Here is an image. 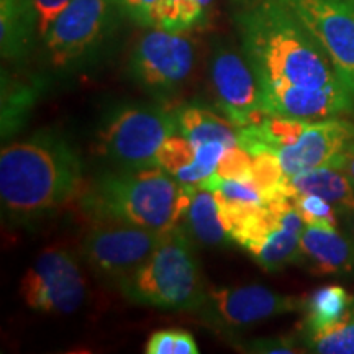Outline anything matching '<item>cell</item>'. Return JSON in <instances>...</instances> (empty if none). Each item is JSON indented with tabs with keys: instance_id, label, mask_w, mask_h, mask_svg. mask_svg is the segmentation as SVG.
Returning <instances> with one entry per match:
<instances>
[{
	"instance_id": "6da1fadb",
	"label": "cell",
	"mask_w": 354,
	"mask_h": 354,
	"mask_svg": "<svg viewBox=\"0 0 354 354\" xmlns=\"http://www.w3.org/2000/svg\"><path fill=\"white\" fill-rule=\"evenodd\" d=\"M234 25L263 102L284 92L344 87L320 43L282 0L248 3L234 13Z\"/></svg>"
},
{
	"instance_id": "7a4b0ae2",
	"label": "cell",
	"mask_w": 354,
	"mask_h": 354,
	"mask_svg": "<svg viewBox=\"0 0 354 354\" xmlns=\"http://www.w3.org/2000/svg\"><path fill=\"white\" fill-rule=\"evenodd\" d=\"M84 189L81 154L55 130H41L0 153L2 210L17 223H35L61 210Z\"/></svg>"
},
{
	"instance_id": "3957f363",
	"label": "cell",
	"mask_w": 354,
	"mask_h": 354,
	"mask_svg": "<svg viewBox=\"0 0 354 354\" xmlns=\"http://www.w3.org/2000/svg\"><path fill=\"white\" fill-rule=\"evenodd\" d=\"M185 185L161 167L105 171L79 194V207L92 223H127L167 233L179 227L190 203Z\"/></svg>"
},
{
	"instance_id": "277c9868",
	"label": "cell",
	"mask_w": 354,
	"mask_h": 354,
	"mask_svg": "<svg viewBox=\"0 0 354 354\" xmlns=\"http://www.w3.org/2000/svg\"><path fill=\"white\" fill-rule=\"evenodd\" d=\"M118 289L133 304L197 312L205 302L207 289L187 233L176 227L162 234L151 256Z\"/></svg>"
},
{
	"instance_id": "5b68a950",
	"label": "cell",
	"mask_w": 354,
	"mask_h": 354,
	"mask_svg": "<svg viewBox=\"0 0 354 354\" xmlns=\"http://www.w3.org/2000/svg\"><path fill=\"white\" fill-rule=\"evenodd\" d=\"M127 20L122 0H73L41 39L48 68L74 74L99 59Z\"/></svg>"
},
{
	"instance_id": "8992f818",
	"label": "cell",
	"mask_w": 354,
	"mask_h": 354,
	"mask_svg": "<svg viewBox=\"0 0 354 354\" xmlns=\"http://www.w3.org/2000/svg\"><path fill=\"white\" fill-rule=\"evenodd\" d=\"M177 128L176 112L148 104H120L105 113L97 151L122 169L158 167V153Z\"/></svg>"
},
{
	"instance_id": "52a82bcc",
	"label": "cell",
	"mask_w": 354,
	"mask_h": 354,
	"mask_svg": "<svg viewBox=\"0 0 354 354\" xmlns=\"http://www.w3.org/2000/svg\"><path fill=\"white\" fill-rule=\"evenodd\" d=\"M194 43L185 33L149 28L133 44L128 74L153 95L174 94L194 69Z\"/></svg>"
},
{
	"instance_id": "ba28073f",
	"label": "cell",
	"mask_w": 354,
	"mask_h": 354,
	"mask_svg": "<svg viewBox=\"0 0 354 354\" xmlns=\"http://www.w3.org/2000/svg\"><path fill=\"white\" fill-rule=\"evenodd\" d=\"M162 234L127 223H94L81 243V256L97 277L120 287L151 256Z\"/></svg>"
},
{
	"instance_id": "9c48e42d",
	"label": "cell",
	"mask_w": 354,
	"mask_h": 354,
	"mask_svg": "<svg viewBox=\"0 0 354 354\" xmlns=\"http://www.w3.org/2000/svg\"><path fill=\"white\" fill-rule=\"evenodd\" d=\"M20 295L35 312H77L87 299V284L76 256L61 248L44 250L21 277Z\"/></svg>"
},
{
	"instance_id": "30bf717a",
	"label": "cell",
	"mask_w": 354,
	"mask_h": 354,
	"mask_svg": "<svg viewBox=\"0 0 354 354\" xmlns=\"http://www.w3.org/2000/svg\"><path fill=\"white\" fill-rule=\"evenodd\" d=\"M330 57L354 100V0H282Z\"/></svg>"
},
{
	"instance_id": "8fae6325",
	"label": "cell",
	"mask_w": 354,
	"mask_h": 354,
	"mask_svg": "<svg viewBox=\"0 0 354 354\" xmlns=\"http://www.w3.org/2000/svg\"><path fill=\"white\" fill-rule=\"evenodd\" d=\"M210 82L216 107L236 128L264 117L263 91L250 61L227 41H216L210 57Z\"/></svg>"
},
{
	"instance_id": "7c38bea8",
	"label": "cell",
	"mask_w": 354,
	"mask_h": 354,
	"mask_svg": "<svg viewBox=\"0 0 354 354\" xmlns=\"http://www.w3.org/2000/svg\"><path fill=\"white\" fill-rule=\"evenodd\" d=\"M304 307L302 299L279 294L259 284H250L207 290L205 302L197 312L212 328L228 331L299 312Z\"/></svg>"
},
{
	"instance_id": "4fadbf2b",
	"label": "cell",
	"mask_w": 354,
	"mask_h": 354,
	"mask_svg": "<svg viewBox=\"0 0 354 354\" xmlns=\"http://www.w3.org/2000/svg\"><path fill=\"white\" fill-rule=\"evenodd\" d=\"M354 138V123L343 118L308 122L294 145L277 149L276 154L287 179L305 171L330 166Z\"/></svg>"
},
{
	"instance_id": "5bb4252c",
	"label": "cell",
	"mask_w": 354,
	"mask_h": 354,
	"mask_svg": "<svg viewBox=\"0 0 354 354\" xmlns=\"http://www.w3.org/2000/svg\"><path fill=\"white\" fill-rule=\"evenodd\" d=\"M300 264L315 276H354V238L331 227L305 225Z\"/></svg>"
},
{
	"instance_id": "9a60e30c",
	"label": "cell",
	"mask_w": 354,
	"mask_h": 354,
	"mask_svg": "<svg viewBox=\"0 0 354 354\" xmlns=\"http://www.w3.org/2000/svg\"><path fill=\"white\" fill-rule=\"evenodd\" d=\"M304 228L305 221L292 203L282 212L277 227L250 251L251 258L266 272H277L290 264H300V238Z\"/></svg>"
},
{
	"instance_id": "2e32d148",
	"label": "cell",
	"mask_w": 354,
	"mask_h": 354,
	"mask_svg": "<svg viewBox=\"0 0 354 354\" xmlns=\"http://www.w3.org/2000/svg\"><path fill=\"white\" fill-rule=\"evenodd\" d=\"M37 41L32 0H0V50L3 59H25Z\"/></svg>"
},
{
	"instance_id": "e0dca14e",
	"label": "cell",
	"mask_w": 354,
	"mask_h": 354,
	"mask_svg": "<svg viewBox=\"0 0 354 354\" xmlns=\"http://www.w3.org/2000/svg\"><path fill=\"white\" fill-rule=\"evenodd\" d=\"M317 194L335 203L339 212L354 210V183L346 172L333 166H322L305 171L289 180V196Z\"/></svg>"
},
{
	"instance_id": "ac0fdd59",
	"label": "cell",
	"mask_w": 354,
	"mask_h": 354,
	"mask_svg": "<svg viewBox=\"0 0 354 354\" xmlns=\"http://www.w3.org/2000/svg\"><path fill=\"white\" fill-rule=\"evenodd\" d=\"M184 218L194 241L210 248L233 245V240L220 220L218 202L212 190L192 185L190 203Z\"/></svg>"
},
{
	"instance_id": "d6986e66",
	"label": "cell",
	"mask_w": 354,
	"mask_h": 354,
	"mask_svg": "<svg viewBox=\"0 0 354 354\" xmlns=\"http://www.w3.org/2000/svg\"><path fill=\"white\" fill-rule=\"evenodd\" d=\"M176 118L180 135H184L196 146L214 143V141L225 145L227 148L240 145L236 127L228 118L209 109L198 107V105H185L176 110Z\"/></svg>"
},
{
	"instance_id": "ffe728a7",
	"label": "cell",
	"mask_w": 354,
	"mask_h": 354,
	"mask_svg": "<svg viewBox=\"0 0 354 354\" xmlns=\"http://www.w3.org/2000/svg\"><path fill=\"white\" fill-rule=\"evenodd\" d=\"M351 294L343 286L328 284L313 290L305 300L304 333H315L344 320L353 310Z\"/></svg>"
},
{
	"instance_id": "44dd1931",
	"label": "cell",
	"mask_w": 354,
	"mask_h": 354,
	"mask_svg": "<svg viewBox=\"0 0 354 354\" xmlns=\"http://www.w3.org/2000/svg\"><path fill=\"white\" fill-rule=\"evenodd\" d=\"M214 0H162L154 28L187 33L209 20Z\"/></svg>"
},
{
	"instance_id": "7402d4cb",
	"label": "cell",
	"mask_w": 354,
	"mask_h": 354,
	"mask_svg": "<svg viewBox=\"0 0 354 354\" xmlns=\"http://www.w3.org/2000/svg\"><path fill=\"white\" fill-rule=\"evenodd\" d=\"M304 346L307 351L322 354H354V320L349 315L330 328L304 333Z\"/></svg>"
},
{
	"instance_id": "603a6c76",
	"label": "cell",
	"mask_w": 354,
	"mask_h": 354,
	"mask_svg": "<svg viewBox=\"0 0 354 354\" xmlns=\"http://www.w3.org/2000/svg\"><path fill=\"white\" fill-rule=\"evenodd\" d=\"M197 159V148L180 133H174L165 141L158 153V167L177 177Z\"/></svg>"
},
{
	"instance_id": "cb8c5ba5",
	"label": "cell",
	"mask_w": 354,
	"mask_h": 354,
	"mask_svg": "<svg viewBox=\"0 0 354 354\" xmlns=\"http://www.w3.org/2000/svg\"><path fill=\"white\" fill-rule=\"evenodd\" d=\"M294 205L305 225L338 228L339 220H342V212L338 207L317 194H300L294 198Z\"/></svg>"
},
{
	"instance_id": "d4e9b609",
	"label": "cell",
	"mask_w": 354,
	"mask_h": 354,
	"mask_svg": "<svg viewBox=\"0 0 354 354\" xmlns=\"http://www.w3.org/2000/svg\"><path fill=\"white\" fill-rule=\"evenodd\" d=\"M146 354H198L194 336L185 330H159L149 336Z\"/></svg>"
},
{
	"instance_id": "484cf974",
	"label": "cell",
	"mask_w": 354,
	"mask_h": 354,
	"mask_svg": "<svg viewBox=\"0 0 354 354\" xmlns=\"http://www.w3.org/2000/svg\"><path fill=\"white\" fill-rule=\"evenodd\" d=\"M216 174L225 177V179H236L248 184H254L253 156L240 145L228 148L220 159Z\"/></svg>"
},
{
	"instance_id": "4316f807",
	"label": "cell",
	"mask_w": 354,
	"mask_h": 354,
	"mask_svg": "<svg viewBox=\"0 0 354 354\" xmlns=\"http://www.w3.org/2000/svg\"><path fill=\"white\" fill-rule=\"evenodd\" d=\"M162 0H122L127 20L145 28H154Z\"/></svg>"
},
{
	"instance_id": "83f0119b",
	"label": "cell",
	"mask_w": 354,
	"mask_h": 354,
	"mask_svg": "<svg viewBox=\"0 0 354 354\" xmlns=\"http://www.w3.org/2000/svg\"><path fill=\"white\" fill-rule=\"evenodd\" d=\"M73 0H32L35 21H37L38 39H43L55 24L57 17L64 12Z\"/></svg>"
},
{
	"instance_id": "f1b7e54d",
	"label": "cell",
	"mask_w": 354,
	"mask_h": 354,
	"mask_svg": "<svg viewBox=\"0 0 354 354\" xmlns=\"http://www.w3.org/2000/svg\"><path fill=\"white\" fill-rule=\"evenodd\" d=\"M241 349L245 353L258 354H294L302 353L304 349L297 348V342L292 336H274V338H259L243 343Z\"/></svg>"
},
{
	"instance_id": "f546056e",
	"label": "cell",
	"mask_w": 354,
	"mask_h": 354,
	"mask_svg": "<svg viewBox=\"0 0 354 354\" xmlns=\"http://www.w3.org/2000/svg\"><path fill=\"white\" fill-rule=\"evenodd\" d=\"M330 166L338 167V169L346 172V174L349 176V179L354 183V138L349 141V143L346 145V148H344L343 151L335 158V161L331 162Z\"/></svg>"
},
{
	"instance_id": "4dcf8cb0",
	"label": "cell",
	"mask_w": 354,
	"mask_h": 354,
	"mask_svg": "<svg viewBox=\"0 0 354 354\" xmlns=\"http://www.w3.org/2000/svg\"><path fill=\"white\" fill-rule=\"evenodd\" d=\"M342 221L344 223L346 232L354 238V210L342 212Z\"/></svg>"
},
{
	"instance_id": "1f68e13d",
	"label": "cell",
	"mask_w": 354,
	"mask_h": 354,
	"mask_svg": "<svg viewBox=\"0 0 354 354\" xmlns=\"http://www.w3.org/2000/svg\"><path fill=\"white\" fill-rule=\"evenodd\" d=\"M351 317H353V320H354V307H353V310H351Z\"/></svg>"
}]
</instances>
